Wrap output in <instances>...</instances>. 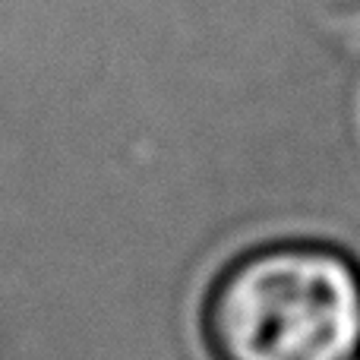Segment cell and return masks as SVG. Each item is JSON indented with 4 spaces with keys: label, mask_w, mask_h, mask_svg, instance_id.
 I'll return each mask as SVG.
<instances>
[{
    "label": "cell",
    "mask_w": 360,
    "mask_h": 360,
    "mask_svg": "<svg viewBox=\"0 0 360 360\" xmlns=\"http://www.w3.org/2000/svg\"><path fill=\"white\" fill-rule=\"evenodd\" d=\"M199 326L215 360H357L360 266L323 240L256 243L215 269Z\"/></svg>",
    "instance_id": "cell-1"
},
{
    "label": "cell",
    "mask_w": 360,
    "mask_h": 360,
    "mask_svg": "<svg viewBox=\"0 0 360 360\" xmlns=\"http://www.w3.org/2000/svg\"><path fill=\"white\" fill-rule=\"evenodd\" d=\"M357 360H360V357H357Z\"/></svg>",
    "instance_id": "cell-2"
}]
</instances>
